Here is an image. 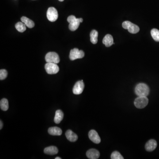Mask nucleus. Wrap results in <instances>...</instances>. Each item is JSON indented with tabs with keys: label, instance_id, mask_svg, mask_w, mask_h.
<instances>
[{
	"label": "nucleus",
	"instance_id": "nucleus-1",
	"mask_svg": "<svg viewBox=\"0 0 159 159\" xmlns=\"http://www.w3.org/2000/svg\"><path fill=\"white\" fill-rule=\"evenodd\" d=\"M149 87L145 83L138 84L135 89V92L138 96H147L149 93Z\"/></svg>",
	"mask_w": 159,
	"mask_h": 159
},
{
	"label": "nucleus",
	"instance_id": "nucleus-2",
	"mask_svg": "<svg viewBox=\"0 0 159 159\" xmlns=\"http://www.w3.org/2000/svg\"><path fill=\"white\" fill-rule=\"evenodd\" d=\"M67 21L69 22V28L71 31H75L77 29L80 23L83 21L82 18H77L74 15H71L67 18Z\"/></svg>",
	"mask_w": 159,
	"mask_h": 159
},
{
	"label": "nucleus",
	"instance_id": "nucleus-3",
	"mask_svg": "<svg viewBox=\"0 0 159 159\" xmlns=\"http://www.w3.org/2000/svg\"><path fill=\"white\" fill-rule=\"evenodd\" d=\"M148 99L146 96H138L135 99L134 104L137 108L142 109L148 104Z\"/></svg>",
	"mask_w": 159,
	"mask_h": 159
},
{
	"label": "nucleus",
	"instance_id": "nucleus-4",
	"mask_svg": "<svg viewBox=\"0 0 159 159\" xmlns=\"http://www.w3.org/2000/svg\"><path fill=\"white\" fill-rule=\"evenodd\" d=\"M122 27L124 29H127L130 33L136 34L138 32L140 28L138 26L131 23L130 21H124L122 24Z\"/></svg>",
	"mask_w": 159,
	"mask_h": 159
},
{
	"label": "nucleus",
	"instance_id": "nucleus-5",
	"mask_svg": "<svg viewBox=\"0 0 159 159\" xmlns=\"http://www.w3.org/2000/svg\"><path fill=\"white\" fill-rule=\"evenodd\" d=\"M84 56V53L82 50H79L77 48H74L71 50L70 52V58L72 61L77 59L82 58Z\"/></svg>",
	"mask_w": 159,
	"mask_h": 159
},
{
	"label": "nucleus",
	"instance_id": "nucleus-6",
	"mask_svg": "<svg viewBox=\"0 0 159 159\" xmlns=\"http://www.w3.org/2000/svg\"><path fill=\"white\" fill-rule=\"evenodd\" d=\"M45 60L47 63L58 64L60 62L59 57L56 53L50 52L46 55Z\"/></svg>",
	"mask_w": 159,
	"mask_h": 159
},
{
	"label": "nucleus",
	"instance_id": "nucleus-7",
	"mask_svg": "<svg viewBox=\"0 0 159 159\" xmlns=\"http://www.w3.org/2000/svg\"><path fill=\"white\" fill-rule=\"evenodd\" d=\"M46 71L49 74H56L59 71V68L57 64L54 63H47L45 65Z\"/></svg>",
	"mask_w": 159,
	"mask_h": 159
},
{
	"label": "nucleus",
	"instance_id": "nucleus-8",
	"mask_svg": "<svg viewBox=\"0 0 159 159\" xmlns=\"http://www.w3.org/2000/svg\"><path fill=\"white\" fill-rule=\"evenodd\" d=\"M46 16L49 21L54 22L58 17V11L54 7H50L47 10Z\"/></svg>",
	"mask_w": 159,
	"mask_h": 159
},
{
	"label": "nucleus",
	"instance_id": "nucleus-9",
	"mask_svg": "<svg viewBox=\"0 0 159 159\" xmlns=\"http://www.w3.org/2000/svg\"><path fill=\"white\" fill-rule=\"evenodd\" d=\"M83 82V80H82L76 83L72 89L73 94L80 95L82 93L84 87V84Z\"/></svg>",
	"mask_w": 159,
	"mask_h": 159
},
{
	"label": "nucleus",
	"instance_id": "nucleus-10",
	"mask_svg": "<svg viewBox=\"0 0 159 159\" xmlns=\"http://www.w3.org/2000/svg\"><path fill=\"white\" fill-rule=\"evenodd\" d=\"M89 136L91 140L96 144H99L101 141V139L97 132L96 130H91L89 133Z\"/></svg>",
	"mask_w": 159,
	"mask_h": 159
},
{
	"label": "nucleus",
	"instance_id": "nucleus-11",
	"mask_svg": "<svg viewBox=\"0 0 159 159\" xmlns=\"http://www.w3.org/2000/svg\"><path fill=\"white\" fill-rule=\"evenodd\" d=\"M157 146V142L155 140L151 139L147 142L145 146V148L146 151L148 152H152L155 149Z\"/></svg>",
	"mask_w": 159,
	"mask_h": 159
},
{
	"label": "nucleus",
	"instance_id": "nucleus-12",
	"mask_svg": "<svg viewBox=\"0 0 159 159\" xmlns=\"http://www.w3.org/2000/svg\"><path fill=\"white\" fill-rule=\"evenodd\" d=\"M87 157L90 159H97L99 158L100 153L96 149H90L86 153Z\"/></svg>",
	"mask_w": 159,
	"mask_h": 159
},
{
	"label": "nucleus",
	"instance_id": "nucleus-13",
	"mask_svg": "<svg viewBox=\"0 0 159 159\" xmlns=\"http://www.w3.org/2000/svg\"><path fill=\"white\" fill-rule=\"evenodd\" d=\"M65 134L67 139L71 142H75L77 140V136L71 130H67Z\"/></svg>",
	"mask_w": 159,
	"mask_h": 159
},
{
	"label": "nucleus",
	"instance_id": "nucleus-14",
	"mask_svg": "<svg viewBox=\"0 0 159 159\" xmlns=\"http://www.w3.org/2000/svg\"><path fill=\"white\" fill-rule=\"evenodd\" d=\"M103 43L106 46V47H110L114 44L113 37L110 34H107L103 40Z\"/></svg>",
	"mask_w": 159,
	"mask_h": 159
},
{
	"label": "nucleus",
	"instance_id": "nucleus-15",
	"mask_svg": "<svg viewBox=\"0 0 159 159\" xmlns=\"http://www.w3.org/2000/svg\"><path fill=\"white\" fill-rule=\"evenodd\" d=\"M44 152L46 154L54 155L57 154L58 153V150L56 146H51L46 148L44 150Z\"/></svg>",
	"mask_w": 159,
	"mask_h": 159
},
{
	"label": "nucleus",
	"instance_id": "nucleus-16",
	"mask_svg": "<svg viewBox=\"0 0 159 159\" xmlns=\"http://www.w3.org/2000/svg\"><path fill=\"white\" fill-rule=\"evenodd\" d=\"M48 133L53 136H60L63 133L62 129L58 127H52L48 129Z\"/></svg>",
	"mask_w": 159,
	"mask_h": 159
},
{
	"label": "nucleus",
	"instance_id": "nucleus-17",
	"mask_svg": "<svg viewBox=\"0 0 159 159\" xmlns=\"http://www.w3.org/2000/svg\"><path fill=\"white\" fill-rule=\"evenodd\" d=\"M64 114L61 110H57L55 112V117L54 118V122L56 124H59L63 120V118Z\"/></svg>",
	"mask_w": 159,
	"mask_h": 159
},
{
	"label": "nucleus",
	"instance_id": "nucleus-18",
	"mask_svg": "<svg viewBox=\"0 0 159 159\" xmlns=\"http://www.w3.org/2000/svg\"><path fill=\"white\" fill-rule=\"evenodd\" d=\"M21 20L28 28H32L34 26V22L25 16L21 17Z\"/></svg>",
	"mask_w": 159,
	"mask_h": 159
},
{
	"label": "nucleus",
	"instance_id": "nucleus-19",
	"mask_svg": "<svg viewBox=\"0 0 159 159\" xmlns=\"http://www.w3.org/2000/svg\"><path fill=\"white\" fill-rule=\"evenodd\" d=\"M90 40L92 44H96L98 42V32L95 30H92L90 33Z\"/></svg>",
	"mask_w": 159,
	"mask_h": 159
},
{
	"label": "nucleus",
	"instance_id": "nucleus-20",
	"mask_svg": "<svg viewBox=\"0 0 159 159\" xmlns=\"http://www.w3.org/2000/svg\"><path fill=\"white\" fill-rule=\"evenodd\" d=\"M8 102L6 98H2L0 101V107L1 109L3 111H6L8 110Z\"/></svg>",
	"mask_w": 159,
	"mask_h": 159
},
{
	"label": "nucleus",
	"instance_id": "nucleus-21",
	"mask_svg": "<svg viewBox=\"0 0 159 159\" xmlns=\"http://www.w3.org/2000/svg\"><path fill=\"white\" fill-rule=\"evenodd\" d=\"M16 30L20 32H23L26 30V26L23 22H19L15 25Z\"/></svg>",
	"mask_w": 159,
	"mask_h": 159
},
{
	"label": "nucleus",
	"instance_id": "nucleus-22",
	"mask_svg": "<svg viewBox=\"0 0 159 159\" xmlns=\"http://www.w3.org/2000/svg\"><path fill=\"white\" fill-rule=\"evenodd\" d=\"M151 35L153 39L156 42H159V31L158 29L154 28L151 31Z\"/></svg>",
	"mask_w": 159,
	"mask_h": 159
},
{
	"label": "nucleus",
	"instance_id": "nucleus-23",
	"mask_svg": "<svg viewBox=\"0 0 159 159\" xmlns=\"http://www.w3.org/2000/svg\"><path fill=\"white\" fill-rule=\"evenodd\" d=\"M110 158L111 159H123V156L117 151H114L111 154Z\"/></svg>",
	"mask_w": 159,
	"mask_h": 159
},
{
	"label": "nucleus",
	"instance_id": "nucleus-24",
	"mask_svg": "<svg viewBox=\"0 0 159 159\" xmlns=\"http://www.w3.org/2000/svg\"><path fill=\"white\" fill-rule=\"evenodd\" d=\"M8 72L6 70H0V80H3L5 79L7 77Z\"/></svg>",
	"mask_w": 159,
	"mask_h": 159
},
{
	"label": "nucleus",
	"instance_id": "nucleus-25",
	"mask_svg": "<svg viewBox=\"0 0 159 159\" xmlns=\"http://www.w3.org/2000/svg\"><path fill=\"white\" fill-rule=\"evenodd\" d=\"M2 127H3V123H2V122L1 120L0 121V129H2Z\"/></svg>",
	"mask_w": 159,
	"mask_h": 159
},
{
	"label": "nucleus",
	"instance_id": "nucleus-26",
	"mask_svg": "<svg viewBox=\"0 0 159 159\" xmlns=\"http://www.w3.org/2000/svg\"><path fill=\"white\" fill-rule=\"evenodd\" d=\"M55 159H61V158H60V157H56V158H55Z\"/></svg>",
	"mask_w": 159,
	"mask_h": 159
},
{
	"label": "nucleus",
	"instance_id": "nucleus-27",
	"mask_svg": "<svg viewBox=\"0 0 159 159\" xmlns=\"http://www.w3.org/2000/svg\"><path fill=\"white\" fill-rule=\"evenodd\" d=\"M59 1H61V2H62V1H63L64 0H58Z\"/></svg>",
	"mask_w": 159,
	"mask_h": 159
}]
</instances>
